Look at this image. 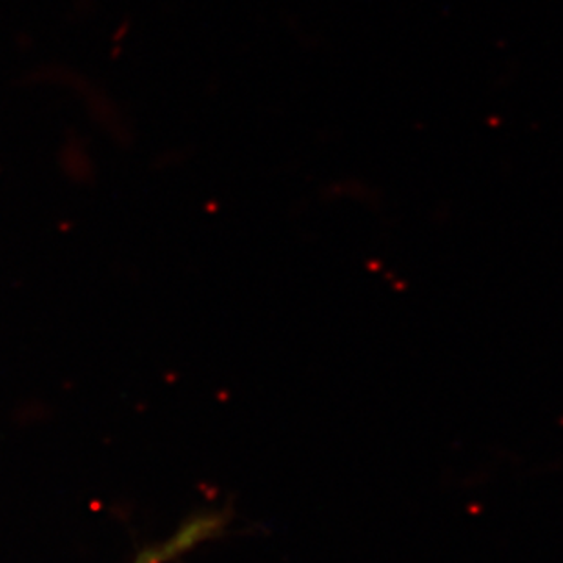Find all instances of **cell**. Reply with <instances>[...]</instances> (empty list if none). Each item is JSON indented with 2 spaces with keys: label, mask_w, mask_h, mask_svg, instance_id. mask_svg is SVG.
Returning a JSON list of instances; mask_svg holds the SVG:
<instances>
[{
  "label": "cell",
  "mask_w": 563,
  "mask_h": 563,
  "mask_svg": "<svg viewBox=\"0 0 563 563\" xmlns=\"http://www.w3.org/2000/svg\"><path fill=\"white\" fill-rule=\"evenodd\" d=\"M135 563H150V560L144 556V554H139L137 560H135Z\"/></svg>",
  "instance_id": "cell-1"
}]
</instances>
